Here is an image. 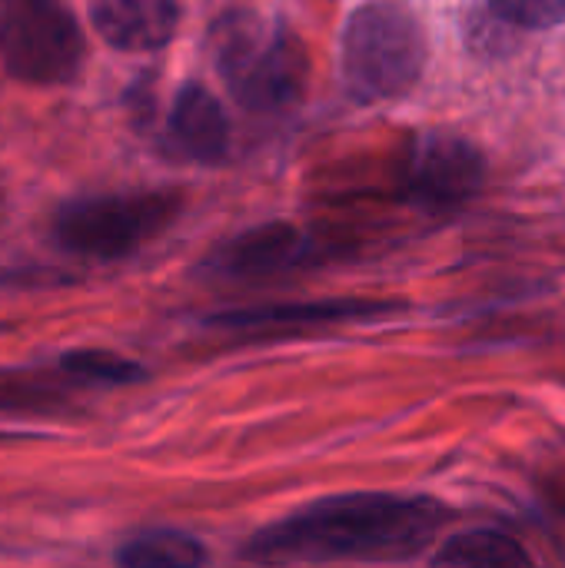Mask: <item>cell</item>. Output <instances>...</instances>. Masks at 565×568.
<instances>
[{"mask_svg": "<svg viewBox=\"0 0 565 568\" xmlns=\"http://www.w3.org/2000/svg\"><path fill=\"white\" fill-rule=\"evenodd\" d=\"M446 523V509L426 496L350 493L313 503L250 539V562H390L423 552Z\"/></svg>", "mask_w": 565, "mask_h": 568, "instance_id": "6da1fadb", "label": "cell"}, {"mask_svg": "<svg viewBox=\"0 0 565 568\" xmlns=\"http://www.w3.org/2000/svg\"><path fill=\"white\" fill-rule=\"evenodd\" d=\"M213 53L226 90L250 113H286L306 93V43L280 20L230 10L213 27Z\"/></svg>", "mask_w": 565, "mask_h": 568, "instance_id": "7a4b0ae2", "label": "cell"}, {"mask_svg": "<svg viewBox=\"0 0 565 568\" xmlns=\"http://www.w3.org/2000/svg\"><path fill=\"white\" fill-rule=\"evenodd\" d=\"M426 57V30L400 0H370L356 7L343 27V80L363 103L393 100L413 90Z\"/></svg>", "mask_w": 565, "mask_h": 568, "instance_id": "3957f363", "label": "cell"}, {"mask_svg": "<svg viewBox=\"0 0 565 568\" xmlns=\"http://www.w3.org/2000/svg\"><path fill=\"white\" fill-rule=\"evenodd\" d=\"M180 193H120L80 196L57 210L53 240L63 253L83 260H123L160 236L180 213Z\"/></svg>", "mask_w": 565, "mask_h": 568, "instance_id": "277c9868", "label": "cell"}, {"mask_svg": "<svg viewBox=\"0 0 565 568\" xmlns=\"http://www.w3.org/2000/svg\"><path fill=\"white\" fill-rule=\"evenodd\" d=\"M3 67L33 87H57L83 63V33L60 0H10L0 20Z\"/></svg>", "mask_w": 565, "mask_h": 568, "instance_id": "5b68a950", "label": "cell"}, {"mask_svg": "<svg viewBox=\"0 0 565 568\" xmlns=\"http://www.w3.org/2000/svg\"><path fill=\"white\" fill-rule=\"evenodd\" d=\"M486 156L476 143L456 133H426L410 146L403 183L406 193L433 210H450L480 193Z\"/></svg>", "mask_w": 565, "mask_h": 568, "instance_id": "8992f818", "label": "cell"}, {"mask_svg": "<svg viewBox=\"0 0 565 568\" xmlns=\"http://www.w3.org/2000/svg\"><path fill=\"white\" fill-rule=\"evenodd\" d=\"M316 243L300 233L296 226L286 223H266L256 226L250 233H240L236 240L223 243L220 250H213V256L206 260V270L220 273V276H273L283 270H300L316 256Z\"/></svg>", "mask_w": 565, "mask_h": 568, "instance_id": "52a82bcc", "label": "cell"}, {"mask_svg": "<svg viewBox=\"0 0 565 568\" xmlns=\"http://www.w3.org/2000/svg\"><path fill=\"white\" fill-rule=\"evenodd\" d=\"M87 10L97 33L130 53L167 47L180 23L176 0H87Z\"/></svg>", "mask_w": 565, "mask_h": 568, "instance_id": "ba28073f", "label": "cell"}, {"mask_svg": "<svg viewBox=\"0 0 565 568\" xmlns=\"http://www.w3.org/2000/svg\"><path fill=\"white\" fill-rule=\"evenodd\" d=\"M170 136L196 163H220L230 150V120L203 83H183L170 106Z\"/></svg>", "mask_w": 565, "mask_h": 568, "instance_id": "9c48e42d", "label": "cell"}, {"mask_svg": "<svg viewBox=\"0 0 565 568\" xmlns=\"http://www.w3.org/2000/svg\"><path fill=\"white\" fill-rule=\"evenodd\" d=\"M386 303L366 300H330V303H290V306H260V310H236L213 316L216 326L246 329V333H270V329H300V326H336V323H360L383 316Z\"/></svg>", "mask_w": 565, "mask_h": 568, "instance_id": "30bf717a", "label": "cell"}, {"mask_svg": "<svg viewBox=\"0 0 565 568\" xmlns=\"http://www.w3.org/2000/svg\"><path fill=\"white\" fill-rule=\"evenodd\" d=\"M436 566H529V552L506 532L496 529H473L453 536L436 556Z\"/></svg>", "mask_w": 565, "mask_h": 568, "instance_id": "8fae6325", "label": "cell"}, {"mask_svg": "<svg viewBox=\"0 0 565 568\" xmlns=\"http://www.w3.org/2000/svg\"><path fill=\"white\" fill-rule=\"evenodd\" d=\"M117 562L127 568H193L206 562V552L186 532L157 529V532H143L130 539L117 552Z\"/></svg>", "mask_w": 565, "mask_h": 568, "instance_id": "7c38bea8", "label": "cell"}, {"mask_svg": "<svg viewBox=\"0 0 565 568\" xmlns=\"http://www.w3.org/2000/svg\"><path fill=\"white\" fill-rule=\"evenodd\" d=\"M60 369L73 379H87V383H103V386H130L137 379H143L147 373L117 356V353H100V349H77V353H67L60 359Z\"/></svg>", "mask_w": 565, "mask_h": 568, "instance_id": "4fadbf2b", "label": "cell"}, {"mask_svg": "<svg viewBox=\"0 0 565 568\" xmlns=\"http://www.w3.org/2000/svg\"><path fill=\"white\" fill-rule=\"evenodd\" d=\"M490 7L513 27L549 30L565 23V0H490Z\"/></svg>", "mask_w": 565, "mask_h": 568, "instance_id": "5bb4252c", "label": "cell"}]
</instances>
